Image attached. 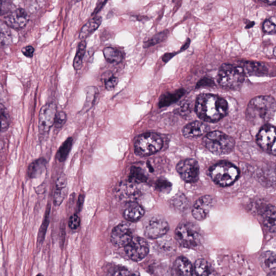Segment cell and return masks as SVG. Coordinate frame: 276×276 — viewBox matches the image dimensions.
<instances>
[{"label": "cell", "mask_w": 276, "mask_h": 276, "mask_svg": "<svg viewBox=\"0 0 276 276\" xmlns=\"http://www.w3.org/2000/svg\"><path fill=\"white\" fill-rule=\"evenodd\" d=\"M130 272L124 267L116 266L110 268L106 276H130Z\"/></svg>", "instance_id": "8d00e7d4"}, {"label": "cell", "mask_w": 276, "mask_h": 276, "mask_svg": "<svg viewBox=\"0 0 276 276\" xmlns=\"http://www.w3.org/2000/svg\"><path fill=\"white\" fill-rule=\"evenodd\" d=\"M101 22L102 18L96 16L86 23L82 28L80 36H79L81 40L85 41L86 38L92 35L99 27Z\"/></svg>", "instance_id": "603a6c76"}, {"label": "cell", "mask_w": 276, "mask_h": 276, "mask_svg": "<svg viewBox=\"0 0 276 276\" xmlns=\"http://www.w3.org/2000/svg\"><path fill=\"white\" fill-rule=\"evenodd\" d=\"M107 1H99L98 2L96 6L95 7V9H94L93 12L92 13V16H94V17H96V16L98 14L99 12L101 11L102 9L104 7V6L107 4Z\"/></svg>", "instance_id": "c3c4849f"}, {"label": "cell", "mask_w": 276, "mask_h": 276, "mask_svg": "<svg viewBox=\"0 0 276 276\" xmlns=\"http://www.w3.org/2000/svg\"><path fill=\"white\" fill-rule=\"evenodd\" d=\"M176 239L180 245L186 248H195L200 246L202 236L198 225L191 223L181 224L177 228Z\"/></svg>", "instance_id": "5b68a950"}, {"label": "cell", "mask_w": 276, "mask_h": 276, "mask_svg": "<svg viewBox=\"0 0 276 276\" xmlns=\"http://www.w3.org/2000/svg\"><path fill=\"white\" fill-rule=\"evenodd\" d=\"M163 146L161 137L154 132H147L140 135L135 144V153L140 156H147L160 150Z\"/></svg>", "instance_id": "52a82bcc"}, {"label": "cell", "mask_w": 276, "mask_h": 276, "mask_svg": "<svg viewBox=\"0 0 276 276\" xmlns=\"http://www.w3.org/2000/svg\"><path fill=\"white\" fill-rule=\"evenodd\" d=\"M203 143L211 152L218 155L231 153L235 146L232 137L218 131L208 133L204 137Z\"/></svg>", "instance_id": "277c9868"}, {"label": "cell", "mask_w": 276, "mask_h": 276, "mask_svg": "<svg viewBox=\"0 0 276 276\" xmlns=\"http://www.w3.org/2000/svg\"><path fill=\"white\" fill-rule=\"evenodd\" d=\"M46 161L41 157L29 164L27 175L28 178L33 179L40 177L45 171Z\"/></svg>", "instance_id": "7402d4cb"}, {"label": "cell", "mask_w": 276, "mask_h": 276, "mask_svg": "<svg viewBox=\"0 0 276 276\" xmlns=\"http://www.w3.org/2000/svg\"><path fill=\"white\" fill-rule=\"evenodd\" d=\"M57 114V106L54 102H51L44 105L39 112L38 129L41 134L48 133L54 125Z\"/></svg>", "instance_id": "9c48e42d"}, {"label": "cell", "mask_w": 276, "mask_h": 276, "mask_svg": "<svg viewBox=\"0 0 276 276\" xmlns=\"http://www.w3.org/2000/svg\"><path fill=\"white\" fill-rule=\"evenodd\" d=\"M116 194L120 200L126 202L135 201L140 195V191L137 184L130 181L123 182L118 186Z\"/></svg>", "instance_id": "9a60e30c"}, {"label": "cell", "mask_w": 276, "mask_h": 276, "mask_svg": "<svg viewBox=\"0 0 276 276\" xmlns=\"http://www.w3.org/2000/svg\"><path fill=\"white\" fill-rule=\"evenodd\" d=\"M208 129L207 124L196 121L187 125L183 129V134L186 138L198 137L204 135Z\"/></svg>", "instance_id": "44dd1931"}, {"label": "cell", "mask_w": 276, "mask_h": 276, "mask_svg": "<svg viewBox=\"0 0 276 276\" xmlns=\"http://www.w3.org/2000/svg\"><path fill=\"white\" fill-rule=\"evenodd\" d=\"M130 276H140V274L138 272H134L131 273Z\"/></svg>", "instance_id": "11a10c76"}, {"label": "cell", "mask_w": 276, "mask_h": 276, "mask_svg": "<svg viewBox=\"0 0 276 276\" xmlns=\"http://www.w3.org/2000/svg\"><path fill=\"white\" fill-rule=\"evenodd\" d=\"M258 145L267 153H276L275 128L271 125H265L260 130L257 136Z\"/></svg>", "instance_id": "30bf717a"}, {"label": "cell", "mask_w": 276, "mask_h": 276, "mask_svg": "<svg viewBox=\"0 0 276 276\" xmlns=\"http://www.w3.org/2000/svg\"><path fill=\"white\" fill-rule=\"evenodd\" d=\"M244 72L249 75L256 76H267L269 69L263 63L255 61H245L242 62Z\"/></svg>", "instance_id": "ffe728a7"}, {"label": "cell", "mask_w": 276, "mask_h": 276, "mask_svg": "<svg viewBox=\"0 0 276 276\" xmlns=\"http://www.w3.org/2000/svg\"><path fill=\"white\" fill-rule=\"evenodd\" d=\"M50 207L49 204L47 206L42 224L39 230L37 236V243L39 245H41L44 241L47 228H48L49 224Z\"/></svg>", "instance_id": "d6a6232c"}, {"label": "cell", "mask_w": 276, "mask_h": 276, "mask_svg": "<svg viewBox=\"0 0 276 276\" xmlns=\"http://www.w3.org/2000/svg\"><path fill=\"white\" fill-rule=\"evenodd\" d=\"M84 196L83 195H80V197H79L77 203V207L78 209H81L82 207L84 202Z\"/></svg>", "instance_id": "f907efd6"}, {"label": "cell", "mask_w": 276, "mask_h": 276, "mask_svg": "<svg viewBox=\"0 0 276 276\" xmlns=\"http://www.w3.org/2000/svg\"><path fill=\"white\" fill-rule=\"evenodd\" d=\"M190 40L188 39L185 44L183 46L182 48H181V51H184L187 49L189 45V44H190Z\"/></svg>", "instance_id": "816d5d0a"}, {"label": "cell", "mask_w": 276, "mask_h": 276, "mask_svg": "<svg viewBox=\"0 0 276 276\" xmlns=\"http://www.w3.org/2000/svg\"><path fill=\"white\" fill-rule=\"evenodd\" d=\"M177 170L186 182L193 183L199 177V165L195 160L188 159L181 161L177 165Z\"/></svg>", "instance_id": "8fae6325"}, {"label": "cell", "mask_w": 276, "mask_h": 276, "mask_svg": "<svg viewBox=\"0 0 276 276\" xmlns=\"http://www.w3.org/2000/svg\"><path fill=\"white\" fill-rule=\"evenodd\" d=\"M195 112L200 119L207 122H216L224 118L228 111L227 101L212 94H202L195 102Z\"/></svg>", "instance_id": "6da1fadb"}, {"label": "cell", "mask_w": 276, "mask_h": 276, "mask_svg": "<svg viewBox=\"0 0 276 276\" xmlns=\"http://www.w3.org/2000/svg\"><path fill=\"white\" fill-rule=\"evenodd\" d=\"M86 49V42L82 41L79 43L75 57L74 60L73 67L75 70H80L83 65V61Z\"/></svg>", "instance_id": "1f68e13d"}, {"label": "cell", "mask_w": 276, "mask_h": 276, "mask_svg": "<svg viewBox=\"0 0 276 276\" xmlns=\"http://www.w3.org/2000/svg\"><path fill=\"white\" fill-rule=\"evenodd\" d=\"M245 77L246 73L241 66L227 63L219 69L217 82L225 89L237 90L241 88Z\"/></svg>", "instance_id": "3957f363"}, {"label": "cell", "mask_w": 276, "mask_h": 276, "mask_svg": "<svg viewBox=\"0 0 276 276\" xmlns=\"http://www.w3.org/2000/svg\"><path fill=\"white\" fill-rule=\"evenodd\" d=\"M275 18H271L266 20L263 23V29L265 33L268 34L275 33Z\"/></svg>", "instance_id": "60d3db41"}, {"label": "cell", "mask_w": 276, "mask_h": 276, "mask_svg": "<svg viewBox=\"0 0 276 276\" xmlns=\"http://www.w3.org/2000/svg\"><path fill=\"white\" fill-rule=\"evenodd\" d=\"M155 187L157 190L161 192H169L172 187V184L167 179H159L156 181Z\"/></svg>", "instance_id": "f35d334b"}, {"label": "cell", "mask_w": 276, "mask_h": 276, "mask_svg": "<svg viewBox=\"0 0 276 276\" xmlns=\"http://www.w3.org/2000/svg\"><path fill=\"white\" fill-rule=\"evenodd\" d=\"M275 112V101L271 96H257L249 102L246 116L250 121L255 123L269 121Z\"/></svg>", "instance_id": "7a4b0ae2"}, {"label": "cell", "mask_w": 276, "mask_h": 276, "mask_svg": "<svg viewBox=\"0 0 276 276\" xmlns=\"http://www.w3.org/2000/svg\"><path fill=\"white\" fill-rule=\"evenodd\" d=\"M148 178L145 171L140 167H132L129 176V181L133 184H139L146 182Z\"/></svg>", "instance_id": "f1b7e54d"}, {"label": "cell", "mask_w": 276, "mask_h": 276, "mask_svg": "<svg viewBox=\"0 0 276 276\" xmlns=\"http://www.w3.org/2000/svg\"><path fill=\"white\" fill-rule=\"evenodd\" d=\"M190 104H189L187 101H184L181 103L179 107L178 108L179 113L181 115H186L191 112Z\"/></svg>", "instance_id": "bcb514c9"}, {"label": "cell", "mask_w": 276, "mask_h": 276, "mask_svg": "<svg viewBox=\"0 0 276 276\" xmlns=\"http://www.w3.org/2000/svg\"><path fill=\"white\" fill-rule=\"evenodd\" d=\"M145 214L143 207L136 201L126 202L123 211V216L128 222H136Z\"/></svg>", "instance_id": "e0dca14e"}, {"label": "cell", "mask_w": 276, "mask_h": 276, "mask_svg": "<svg viewBox=\"0 0 276 276\" xmlns=\"http://www.w3.org/2000/svg\"><path fill=\"white\" fill-rule=\"evenodd\" d=\"M214 199L209 195L201 197L195 203L193 209L192 214L197 220H202L206 218L209 212L213 206Z\"/></svg>", "instance_id": "2e32d148"}, {"label": "cell", "mask_w": 276, "mask_h": 276, "mask_svg": "<svg viewBox=\"0 0 276 276\" xmlns=\"http://www.w3.org/2000/svg\"><path fill=\"white\" fill-rule=\"evenodd\" d=\"M254 25H255V23L254 22H251L249 23V24L247 26L246 28L249 29L250 28H251L253 27Z\"/></svg>", "instance_id": "db71d44e"}, {"label": "cell", "mask_w": 276, "mask_h": 276, "mask_svg": "<svg viewBox=\"0 0 276 276\" xmlns=\"http://www.w3.org/2000/svg\"><path fill=\"white\" fill-rule=\"evenodd\" d=\"M67 194V178L64 173H62L58 178L56 182V189L53 195V204L55 206H60L64 201Z\"/></svg>", "instance_id": "d6986e66"}, {"label": "cell", "mask_w": 276, "mask_h": 276, "mask_svg": "<svg viewBox=\"0 0 276 276\" xmlns=\"http://www.w3.org/2000/svg\"><path fill=\"white\" fill-rule=\"evenodd\" d=\"M169 226L163 218L155 216L149 219L144 227V234L149 239H157L168 233Z\"/></svg>", "instance_id": "7c38bea8"}, {"label": "cell", "mask_w": 276, "mask_h": 276, "mask_svg": "<svg viewBox=\"0 0 276 276\" xmlns=\"http://www.w3.org/2000/svg\"><path fill=\"white\" fill-rule=\"evenodd\" d=\"M29 20L28 14L22 9H15L7 14L5 19L6 24L15 29L24 28Z\"/></svg>", "instance_id": "5bb4252c"}, {"label": "cell", "mask_w": 276, "mask_h": 276, "mask_svg": "<svg viewBox=\"0 0 276 276\" xmlns=\"http://www.w3.org/2000/svg\"><path fill=\"white\" fill-rule=\"evenodd\" d=\"M210 173L212 180L223 187L231 185L239 176L238 168L232 163L226 161L220 162L215 164L211 168Z\"/></svg>", "instance_id": "8992f818"}, {"label": "cell", "mask_w": 276, "mask_h": 276, "mask_svg": "<svg viewBox=\"0 0 276 276\" xmlns=\"http://www.w3.org/2000/svg\"><path fill=\"white\" fill-rule=\"evenodd\" d=\"M73 143V138L71 137L68 138L60 147L57 157L58 160L60 162H64L66 160L71 149H72Z\"/></svg>", "instance_id": "836d02e7"}, {"label": "cell", "mask_w": 276, "mask_h": 276, "mask_svg": "<svg viewBox=\"0 0 276 276\" xmlns=\"http://www.w3.org/2000/svg\"><path fill=\"white\" fill-rule=\"evenodd\" d=\"M13 5L12 2L8 1H1L0 0V15L5 14H9L12 10Z\"/></svg>", "instance_id": "ee69618b"}, {"label": "cell", "mask_w": 276, "mask_h": 276, "mask_svg": "<svg viewBox=\"0 0 276 276\" xmlns=\"http://www.w3.org/2000/svg\"><path fill=\"white\" fill-rule=\"evenodd\" d=\"M118 78L115 76H110L105 82V88L107 91L113 90L118 83Z\"/></svg>", "instance_id": "b9f144b4"}, {"label": "cell", "mask_w": 276, "mask_h": 276, "mask_svg": "<svg viewBox=\"0 0 276 276\" xmlns=\"http://www.w3.org/2000/svg\"><path fill=\"white\" fill-rule=\"evenodd\" d=\"M67 120V114L63 112H60L57 113L55 117L54 126L56 129H61L66 124Z\"/></svg>", "instance_id": "ab89813d"}, {"label": "cell", "mask_w": 276, "mask_h": 276, "mask_svg": "<svg viewBox=\"0 0 276 276\" xmlns=\"http://www.w3.org/2000/svg\"><path fill=\"white\" fill-rule=\"evenodd\" d=\"M104 57L107 62L111 63H121L123 59V52L113 47H107L103 50Z\"/></svg>", "instance_id": "f546056e"}, {"label": "cell", "mask_w": 276, "mask_h": 276, "mask_svg": "<svg viewBox=\"0 0 276 276\" xmlns=\"http://www.w3.org/2000/svg\"><path fill=\"white\" fill-rule=\"evenodd\" d=\"M194 271L196 276H218L211 265L204 259L197 260L194 264Z\"/></svg>", "instance_id": "484cf974"}, {"label": "cell", "mask_w": 276, "mask_h": 276, "mask_svg": "<svg viewBox=\"0 0 276 276\" xmlns=\"http://www.w3.org/2000/svg\"><path fill=\"white\" fill-rule=\"evenodd\" d=\"M36 276H43V275L41 273H38V274H37Z\"/></svg>", "instance_id": "6f0895ef"}, {"label": "cell", "mask_w": 276, "mask_h": 276, "mask_svg": "<svg viewBox=\"0 0 276 276\" xmlns=\"http://www.w3.org/2000/svg\"><path fill=\"white\" fill-rule=\"evenodd\" d=\"M175 53H167L163 55L162 57V61L164 62H168L173 57L175 56Z\"/></svg>", "instance_id": "681fc988"}, {"label": "cell", "mask_w": 276, "mask_h": 276, "mask_svg": "<svg viewBox=\"0 0 276 276\" xmlns=\"http://www.w3.org/2000/svg\"><path fill=\"white\" fill-rule=\"evenodd\" d=\"M275 255L273 252L268 251L260 256L259 261L263 269L267 272H275Z\"/></svg>", "instance_id": "cb8c5ba5"}, {"label": "cell", "mask_w": 276, "mask_h": 276, "mask_svg": "<svg viewBox=\"0 0 276 276\" xmlns=\"http://www.w3.org/2000/svg\"><path fill=\"white\" fill-rule=\"evenodd\" d=\"M215 85V83L211 78L209 77H204L197 84L196 88L212 87Z\"/></svg>", "instance_id": "7bdbcfd3"}, {"label": "cell", "mask_w": 276, "mask_h": 276, "mask_svg": "<svg viewBox=\"0 0 276 276\" xmlns=\"http://www.w3.org/2000/svg\"><path fill=\"white\" fill-rule=\"evenodd\" d=\"M168 35V31H164L162 32L155 35L152 38H149L147 41L144 42L143 48H150L152 46L161 43L167 37Z\"/></svg>", "instance_id": "d590c367"}, {"label": "cell", "mask_w": 276, "mask_h": 276, "mask_svg": "<svg viewBox=\"0 0 276 276\" xmlns=\"http://www.w3.org/2000/svg\"><path fill=\"white\" fill-rule=\"evenodd\" d=\"M125 253L132 260L139 262L145 258L149 248L147 241L141 238H133L132 241L124 247Z\"/></svg>", "instance_id": "ba28073f"}, {"label": "cell", "mask_w": 276, "mask_h": 276, "mask_svg": "<svg viewBox=\"0 0 276 276\" xmlns=\"http://www.w3.org/2000/svg\"><path fill=\"white\" fill-rule=\"evenodd\" d=\"M193 267L191 262L184 257L176 259L173 266L172 276H193Z\"/></svg>", "instance_id": "ac0fdd59"}, {"label": "cell", "mask_w": 276, "mask_h": 276, "mask_svg": "<svg viewBox=\"0 0 276 276\" xmlns=\"http://www.w3.org/2000/svg\"><path fill=\"white\" fill-rule=\"evenodd\" d=\"M261 215L263 217V224L268 231L275 232V208L274 206H266Z\"/></svg>", "instance_id": "d4e9b609"}, {"label": "cell", "mask_w": 276, "mask_h": 276, "mask_svg": "<svg viewBox=\"0 0 276 276\" xmlns=\"http://www.w3.org/2000/svg\"><path fill=\"white\" fill-rule=\"evenodd\" d=\"M11 124V117L9 111L0 103V132H4L9 129Z\"/></svg>", "instance_id": "e575fe53"}, {"label": "cell", "mask_w": 276, "mask_h": 276, "mask_svg": "<svg viewBox=\"0 0 276 276\" xmlns=\"http://www.w3.org/2000/svg\"><path fill=\"white\" fill-rule=\"evenodd\" d=\"M267 276H275V272L269 273Z\"/></svg>", "instance_id": "9f6ffc18"}, {"label": "cell", "mask_w": 276, "mask_h": 276, "mask_svg": "<svg viewBox=\"0 0 276 276\" xmlns=\"http://www.w3.org/2000/svg\"><path fill=\"white\" fill-rule=\"evenodd\" d=\"M12 42L11 29L5 22L0 21V48L9 45Z\"/></svg>", "instance_id": "4dcf8cb0"}, {"label": "cell", "mask_w": 276, "mask_h": 276, "mask_svg": "<svg viewBox=\"0 0 276 276\" xmlns=\"http://www.w3.org/2000/svg\"><path fill=\"white\" fill-rule=\"evenodd\" d=\"M81 224V219L79 216L74 214L70 217L69 220V227L72 230H76Z\"/></svg>", "instance_id": "f6af8a7d"}, {"label": "cell", "mask_w": 276, "mask_h": 276, "mask_svg": "<svg viewBox=\"0 0 276 276\" xmlns=\"http://www.w3.org/2000/svg\"><path fill=\"white\" fill-rule=\"evenodd\" d=\"M132 239V231L126 223H122L115 227L110 238L113 245L117 248L125 247Z\"/></svg>", "instance_id": "4fadbf2b"}, {"label": "cell", "mask_w": 276, "mask_h": 276, "mask_svg": "<svg viewBox=\"0 0 276 276\" xmlns=\"http://www.w3.org/2000/svg\"><path fill=\"white\" fill-rule=\"evenodd\" d=\"M172 203L173 206L180 210L186 209L188 206L186 198L183 195L176 196V198L172 200Z\"/></svg>", "instance_id": "74e56055"}, {"label": "cell", "mask_w": 276, "mask_h": 276, "mask_svg": "<svg viewBox=\"0 0 276 276\" xmlns=\"http://www.w3.org/2000/svg\"><path fill=\"white\" fill-rule=\"evenodd\" d=\"M263 3L266 4L267 5H275V2L274 1H264L262 2Z\"/></svg>", "instance_id": "f5cc1de1"}, {"label": "cell", "mask_w": 276, "mask_h": 276, "mask_svg": "<svg viewBox=\"0 0 276 276\" xmlns=\"http://www.w3.org/2000/svg\"><path fill=\"white\" fill-rule=\"evenodd\" d=\"M86 98L83 107L84 112H88L95 103L98 96L99 91L95 86H88L84 90Z\"/></svg>", "instance_id": "83f0119b"}, {"label": "cell", "mask_w": 276, "mask_h": 276, "mask_svg": "<svg viewBox=\"0 0 276 276\" xmlns=\"http://www.w3.org/2000/svg\"><path fill=\"white\" fill-rule=\"evenodd\" d=\"M21 51L26 58H31L34 56L35 49L32 46L29 45L24 47V48L22 49Z\"/></svg>", "instance_id": "7dc6e473"}, {"label": "cell", "mask_w": 276, "mask_h": 276, "mask_svg": "<svg viewBox=\"0 0 276 276\" xmlns=\"http://www.w3.org/2000/svg\"><path fill=\"white\" fill-rule=\"evenodd\" d=\"M185 93V90L181 89L175 92H168L162 94L159 100V107H167L175 103V102L184 95Z\"/></svg>", "instance_id": "4316f807"}]
</instances>
